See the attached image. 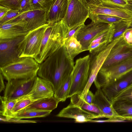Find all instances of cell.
<instances>
[{
	"mask_svg": "<svg viewBox=\"0 0 132 132\" xmlns=\"http://www.w3.org/2000/svg\"><path fill=\"white\" fill-rule=\"evenodd\" d=\"M74 65L64 45L40 64L37 76L50 82L55 92L63 79L71 73Z\"/></svg>",
	"mask_w": 132,
	"mask_h": 132,
	"instance_id": "obj_1",
	"label": "cell"
},
{
	"mask_svg": "<svg viewBox=\"0 0 132 132\" xmlns=\"http://www.w3.org/2000/svg\"><path fill=\"white\" fill-rule=\"evenodd\" d=\"M48 23L43 36L39 54L35 59L40 64L64 45L69 30L63 20Z\"/></svg>",
	"mask_w": 132,
	"mask_h": 132,
	"instance_id": "obj_2",
	"label": "cell"
},
{
	"mask_svg": "<svg viewBox=\"0 0 132 132\" xmlns=\"http://www.w3.org/2000/svg\"><path fill=\"white\" fill-rule=\"evenodd\" d=\"M39 66L40 64L33 58L22 57L0 68V72L7 81L12 79L32 78L37 76Z\"/></svg>",
	"mask_w": 132,
	"mask_h": 132,
	"instance_id": "obj_3",
	"label": "cell"
},
{
	"mask_svg": "<svg viewBox=\"0 0 132 132\" xmlns=\"http://www.w3.org/2000/svg\"><path fill=\"white\" fill-rule=\"evenodd\" d=\"M48 25L47 23L30 31L24 36L19 45L20 58L31 57L36 59L39 54L43 36Z\"/></svg>",
	"mask_w": 132,
	"mask_h": 132,
	"instance_id": "obj_4",
	"label": "cell"
},
{
	"mask_svg": "<svg viewBox=\"0 0 132 132\" xmlns=\"http://www.w3.org/2000/svg\"><path fill=\"white\" fill-rule=\"evenodd\" d=\"M132 71V56L108 68L101 69L94 81L97 88Z\"/></svg>",
	"mask_w": 132,
	"mask_h": 132,
	"instance_id": "obj_5",
	"label": "cell"
},
{
	"mask_svg": "<svg viewBox=\"0 0 132 132\" xmlns=\"http://www.w3.org/2000/svg\"><path fill=\"white\" fill-rule=\"evenodd\" d=\"M90 57L89 55L76 61L71 72L72 82L68 98L76 94H81L88 81Z\"/></svg>",
	"mask_w": 132,
	"mask_h": 132,
	"instance_id": "obj_6",
	"label": "cell"
},
{
	"mask_svg": "<svg viewBox=\"0 0 132 132\" xmlns=\"http://www.w3.org/2000/svg\"><path fill=\"white\" fill-rule=\"evenodd\" d=\"M88 3L87 0H69L66 13L63 20L69 30L84 23L89 18Z\"/></svg>",
	"mask_w": 132,
	"mask_h": 132,
	"instance_id": "obj_7",
	"label": "cell"
},
{
	"mask_svg": "<svg viewBox=\"0 0 132 132\" xmlns=\"http://www.w3.org/2000/svg\"><path fill=\"white\" fill-rule=\"evenodd\" d=\"M122 37L121 36L113 39L105 48L100 52L89 55L90 61L88 80L83 91L80 94L81 98H83L89 90L111 50Z\"/></svg>",
	"mask_w": 132,
	"mask_h": 132,
	"instance_id": "obj_8",
	"label": "cell"
},
{
	"mask_svg": "<svg viewBox=\"0 0 132 132\" xmlns=\"http://www.w3.org/2000/svg\"><path fill=\"white\" fill-rule=\"evenodd\" d=\"M112 24L92 21L87 25L83 23L79 26L74 36L81 45L83 51H88L89 46L93 39Z\"/></svg>",
	"mask_w": 132,
	"mask_h": 132,
	"instance_id": "obj_9",
	"label": "cell"
},
{
	"mask_svg": "<svg viewBox=\"0 0 132 132\" xmlns=\"http://www.w3.org/2000/svg\"><path fill=\"white\" fill-rule=\"evenodd\" d=\"M35 78L7 81L3 98L7 100L15 99L28 95L32 89Z\"/></svg>",
	"mask_w": 132,
	"mask_h": 132,
	"instance_id": "obj_10",
	"label": "cell"
},
{
	"mask_svg": "<svg viewBox=\"0 0 132 132\" xmlns=\"http://www.w3.org/2000/svg\"><path fill=\"white\" fill-rule=\"evenodd\" d=\"M47 12L44 11L32 10L21 13L16 17L7 22L21 23L30 31L47 23Z\"/></svg>",
	"mask_w": 132,
	"mask_h": 132,
	"instance_id": "obj_11",
	"label": "cell"
},
{
	"mask_svg": "<svg viewBox=\"0 0 132 132\" xmlns=\"http://www.w3.org/2000/svg\"><path fill=\"white\" fill-rule=\"evenodd\" d=\"M88 3L90 13L114 16L132 20V8L108 5L103 4L99 0H90Z\"/></svg>",
	"mask_w": 132,
	"mask_h": 132,
	"instance_id": "obj_12",
	"label": "cell"
},
{
	"mask_svg": "<svg viewBox=\"0 0 132 132\" xmlns=\"http://www.w3.org/2000/svg\"><path fill=\"white\" fill-rule=\"evenodd\" d=\"M24 36L10 39L0 40V68L16 61L21 58L19 57V46Z\"/></svg>",
	"mask_w": 132,
	"mask_h": 132,
	"instance_id": "obj_13",
	"label": "cell"
},
{
	"mask_svg": "<svg viewBox=\"0 0 132 132\" xmlns=\"http://www.w3.org/2000/svg\"><path fill=\"white\" fill-rule=\"evenodd\" d=\"M132 56V45L126 43L122 36L112 47L101 69L116 64Z\"/></svg>",
	"mask_w": 132,
	"mask_h": 132,
	"instance_id": "obj_14",
	"label": "cell"
},
{
	"mask_svg": "<svg viewBox=\"0 0 132 132\" xmlns=\"http://www.w3.org/2000/svg\"><path fill=\"white\" fill-rule=\"evenodd\" d=\"M132 85V71L101 88L108 98L112 102L121 92Z\"/></svg>",
	"mask_w": 132,
	"mask_h": 132,
	"instance_id": "obj_15",
	"label": "cell"
},
{
	"mask_svg": "<svg viewBox=\"0 0 132 132\" xmlns=\"http://www.w3.org/2000/svg\"><path fill=\"white\" fill-rule=\"evenodd\" d=\"M57 117L73 119L76 122L92 121L93 119L99 118L95 114L84 110L70 103L56 115Z\"/></svg>",
	"mask_w": 132,
	"mask_h": 132,
	"instance_id": "obj_16",
	"label": "cell"
},
{
	"mask_svg": "<svg viewBox=\"0 0 132 132\" xmlns=\"http://www.w3.org/2000/svg\"><path fill=\"white\" fill-rule=\"evenodd\" d=\"M93 103L96 105L103 114L107 121L125 120L120 116L113 108L111 102L105 95L101 88H97L94 94Z\"/></svg>",
	"mask_w": 132,
	"mask_h": 132,
	"instance_id": "obj_17",
	"label": "cell"
},
{
	"mask_svg": "<svg viewBox=\"0 0 132 132\" xmlns=\"http://www.w3.org/2000/svg\"><path fill=\"white\" fill-rule=\"evenodd\" d=\"M54 89L52 84L38 76L35 78L30 92L28 94L35 101L54 96Z\"/></svg>",
	"mask_w": 132,
	"mask_h": 132,
	"instance_id": "obj_18",
	"label": "cell"
},
{
	"mask_svg": "<svg viewBox=\"0 0 132 132\" xmlns=\"http://www.w3.org/2000/svg\"><path fill=\"white\" fill-rule=\"evenodd\" d=\"M114 25H112L95 37L88 48L90 54H94L105 48L113 40Z\"/></svg>",
	"mask_w": 132,
	"mask_h": 132,
	"instance_id": "obj_19",
	"label": "cell"
},
{
	"mask_svg": "<svg viewBox=\"0 0 132 132\" xmlns=\"http://www.w3.org/2000/svg\"><path fill=\"white\" fill-rule=\"evenodd\" d=\"M29 31L18 23L6 22L0 24V40L10 39L24 36Z\"/></svg>",
	"mask_w": 132,
	"mask_h": 132,
	"instance_id": "obj_20",
	"label": "cell"
},
{
	"mask_svg": "<svg viewBox=\"0 0 132 132\" xmlns=\"http://www.w3.org/2000/svg\"><path fill=\"white\" fill-rule=\"evenodd\" d=\"M68 2L69 0H53L50 9L47 13V23H55L63 20Z\"/></svg>",
	"mask_w": 132,
	"mask_h": 132,
	"instance_id": "obj_21",
	"label": "cell"
},
{
	"mask_svg": "<svg viewBox=\"0 0 132 132\" xmlns=\"http://www.w3.org/2000/svg\"><path fill=\"white\" fill-rule=\"evenodd\" d=\"M60 102L58 99L53 96L36 101L24 109H36L52 111L57 108Z\"/></svg>",
	"mask_w": 132,
	"mask_h": 132,
	"instance_id": "obj_22",
	"label": "cell"
},
{
	"mask_svg": "<svg viewBox=\"0 0 132 132\" xmlns=\"http://www.w3.org/2000/svg\"><path fill=\"white\" fill-rule=\"evenodd\" d=\"M70 98V103L73 104L95 114L99 118H104L103 114L96 105L87 102L80 97V94H75Z\"/></svg>",
	"mask_w": 132,
	"mask_h": 132,
	"instance_id": "obj_23",
	"label": "cell"
},
{
	"mask_svg": "<svg viewBox=\"0 0 132 132\" xmlns=\"http://www.w3.org/2000/svg\"><path fill=\"white\" fill-rule=\"evenodd\" d=\"M72 82L71 73L64 78L62 81L54 96L60 102H64L68 98Z\"/></svg>",
	"mask_w": 132,
	"mask_h": 132,
	"instance_id": "obj_24",
	"label": "cell"
},
{
	"mask_svg": "<svg viewBox=\"0 0 132 132\" xmlns=\"http://www.w3.org/2000/svg\"><path fill=\"white\" fill-rule=\"evenodd\" d=\"M64 46L68 56L72 61L77 55L84 52L81 45L74 35L65 41Z\"/></svg>",
	"mask_w": 132,
	"mask_h": 132,
	"instance_id": "obj_25",
	"label": "cell"
},
{
	"mask_svg": "<svg viewBox=\"0 0 132 132\" xmlns=\"http://www.w3.org/2000/svg\"><path fill=\"white\" fill-rule=\"evenodd\" d=\"M117 114L125 120L132 121V105L117 101L111 102Z\"/></svg>",
	"mask_w": 132,
	"mask_h": 132,
	"instance_id": "obj_26",
	"label": "cell"
},
{
	"mask_svg": "<svg viewBox=\"0 0 132 132\" xmlns=\"http://www.w3.org/2000/svg\"><path fill=\"white\" fill-rule=\"evenodd\" d=\"M52 111L36 109H24L13 115L12 118L20 119L45 117Z\"/></svg>",
	"mask_w": 132,
	"mask_h": 132,
	"instance_id": "obj_27",
	"label": "cell"
},
{
	"mask_svg": "<svg viewBox=\"0 0 132 132\" xmlns=\"http://www.w3.org/2000/svg\"><path fill=\"white\" fill-rule=\"evenodd\" d=\"M19 98L7 100L4 99L1 96L0 115L7 118H12L13 109Z\"/></svg>",
	"mask_w": 132,
	"mask_h": 132,
	"instance_id": "obj_28",
	"label": "cell"
},
{
	"mask_svg": "<svg viewBox=\"0 0 132 132\" xmlns=\"http://www.w3.org/2000/svg\"><path fill=\"white\" fill-rule=\"evenodd\" d=\"M89 18L93 22H100L114 24L117 22L125 20H132L117 16L102 14H95L90 13Z\"/></svg>",
	"mask_w": 132,
	"mask_h": 132,
	"instance_id": "obj_29",
	"label": "cell"
},
{
	"mask_svg": "<svg viewBox=\"0 0 132 132\" xmlns=\"http://www.w3.org/2000/svg\"><path fill=\"white\" fill-rule=\"evenodd\" d=\"M35 101L28 95L20 98L13 109V116L24 109Z\"/></svg>",
	"mask_w": 132,
	"mask_h": 132,
	"instance_id": "obj_30",
	"label": "cell"
},
{
	"mask_svg": "<svg viewBox=\"0 0 132 132\" xmlns=\"http://www.w3.org/2000/svg\"><path fill=\"white\" fill-rule=\"evenodd\" d=\"M132 22V20H125L114 23L113 40L121 36L127 29L131 27Z\"/></svg>",
	"mask_w": 132,
	"mask_h": 132,
	"instance_id": "obj_31",
	"label": "cell"
},
{
	"mask_svg": "<svg viewBox=\"0 0 132 132\" xmlns=\"http://www.w3.org/2000/svg\"><path fill=\"white\" fill-rule=\"evenodd\" d=\"M114 101L121 102L132 105V85L121 92L112 102Z\"/></svg>",
	"mask_w": 132,
	"mask_h": 132,
	"instance_id": "obj_32",
	"label": "cell"
},
{
	"mask_svg": "<svg viewBox=\"0 0 132 132\" xmlns=\"http://www.w3.org/2000/svg\"><path fill=\"white\" fill-rule=\"evenodd\" d=\"M33 10H39L46 11L50 9L53 0H31Z\"/></svg>",
	"mask_w": 132,
	"mask_h": 132,
	"instance_id": "obj_33",
	"label": "cell"
},
{
	"mask_svg": "<svg viewBox=\"0 0 132 132\" xmlns=\"http://www.w3.org/2000/svg\"><path fill=\"white\" fill-rule=\"evenodd\" d=\"M103 4L108 5L125 8H131L127 0H99Z\"/></svg>",
	"mask_w": 132,
	"mask_h": 132,
	"instance_id": "obj_34",
	"label": "cell"
},
{
	"mask_svg": "<svg viewBox=\"0 0 132 132\" xmlns=\"http://www.w3.org/2000/svg\"><path fill=\"white\" fill-rule=\"evenodd\" d=\"M22 0H0V5L11 9H20Z\"/></svg>",
	"mask_w": 132,
	"mask_h": 132,
	"instance_id": "obj_35",
	"label": "cell"
},
{
	"mask_svg": "<svg viewBox=\"0 0 132 132\" xmlns=\"http://www.w3.org/2000/svg\"><path fill=\"white\" fill-rule=\"evenodd\" d=\"M21 13L19 9H10L6 14L0 19V24L6 23L15 18Z\"/></svg>",
	"mask_w": 132,
	"mask_h": 132,
	"instance_id": "obj_36",
	"label": "cell"
},
{
	"mask_svg": "<svg viewBox=\"0 0 132 132\" xmlns=\"http://www.w3.org/2000/svg\"><path fill=\"white\" fill-rule=\"evenodd\" d=\"M21 119L15 118H7L1 116L0 120L3 122L16 123H35L37 122L35 121L28 120H21Z\"/></svg>",
	"mask_w": 132,
	"mask_h": 132,
	"instance_id": "obj_37",
	"label": "cell"
},
{
	"mask_svg": "<svg viewBox=\"0 0 132 132\" xmlns=\"http://www.w3.org/2000/svg\"><path fill=\"white\" fill-rule=\"evenodd\" d=\"M123 39L127 44L132 45V27L127 29L122 35Z\"/></svg>",
	"mask_w": 132,
	"mask_h": 132,
	"instance_id": "obj_38",
	"label": "cell"
},
{
	"mask_svg": "<svg viewBox=\"0 0 132 132\" xmlns=\"http://www.w3.org/2000/svg\"><path fill=\"white\" fill-rule=\"evenodd\" d=\"M21 13L33 10L31 0H22L20 9Z\"/></svg>",
	"mask_w": 132,
	"mask_h": 132,
	"instance_id": "obj_39",
	"label": "cell"
},
{
	"mask_svg": "<svg viewBox=\"0 0 132 132\" xmlns=\"http://www.w3.org/2000/svg\"><path fill=\"white\" fill-rule=\"evenodd\" d=\"M94 96V95L89 90L84 97L82 98L88 103L92 104L93 103Z\"/></svg>",
	"mask_w": 132,
	"mask_h": 132,
	"instance_id": "obj_40",
	"label": "cell"
},
{
	"mask_svg": "<svg viewBox=\"0 0 132 132\" xmlns=\"http://www.w3.org/2000/svg\"><path fill=\"white\" fill-rule=\"evenodd\" d=\"M80 25L75 26L69 30L66 36L65 42L74 35Z\"/></svg>",
	"mask_w": 132,
	"mask_h": 132,
	"instance_id": "obj_41",
	"label": "cell"
},
{
	"mask_svg": "<svg viewBox=\"0 0 132 132\" xmlns=\"http://www.w3.org/2000/svg\"><path fill=\"white\" fill-rule=\"evenodd\" d=\"M11 9L0 5V19H1Z\"/></svg>",
	"mask_w": 132,
	"mask_h": 132,
	"instance_id": "obj_42",
	"label": "cell"
},
{
	"mask_svg": "<svg viewBox=\"0 0 132 132\" xmlns=\"http://www.w3.org/2000/svg\"><path fill=\"white\" fill-rule=\"evenodd\" d=\"M4 77L2 74L0 72V92H1L4 88L5 85L4 80Z\"/></svg>",
	"mask_w": 132,
	"mask_h": 132,
	"instance_id": "obj_43",
	"label": "cell"
},
{
	"mask_svg": "<svg viewBox=\"0 0 132 132\" xmlns=\"http://www.w3.org/2000/svg\"><path fill=\"white\" fill-rule=\"evenodd\" d=\"M130 5L132 7V0H127Z\"/></svg>",
	"mask_w": 132,
	"mask_h": 132,
	"instance_id": "obj_44",
	"label": "cell"
},
{
	"mask_svg": "<svg viewBox=\"0 0 132 132\" xmlns=\"http://www.w3.org/2000/svg\"><path fill=\"white\" fill-rule=\"evenodd\" d=\"M131 27H132V23H131Z\"/></svg>",
	"mask_w": 132,
	"mask_h": 132,
	"instance_id": "obj_45",
	"label": "cell"
},
{
	"mask_svg": "<svg viewBox=\"0 0 132 132\" xmlns=\"http://www.w3.org/2000/svg\"><path fill=\"white\" fill-rule=\"evenodd\" d=\"M89 1H90V0H88Z\"/></svg>",
	"mask_w": 132,
	"mask_h": 132,
	"instance_id": "obj_46",
	"label": "cell"
}]
</instances>
